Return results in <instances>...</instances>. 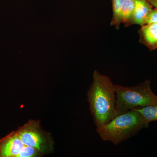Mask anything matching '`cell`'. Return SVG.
<instances>
[{
  "label": "cell",
  "instance_id": "obj_10",
  "mask_svg": "<svg viewBox=\"0 0 157 157\" xmlns=\"http://www.w3.org/2000/svg\"><path fill=\"white\" fill-rule=\"evenodd\" d=\"M134 109L140 113L149 123L157 121V104Z\"/></svg>",
  "mask_w": 157,
  "mask_h": 157
},
{
  "label": "cell",
  "instance_id": "obj_5",
  "mask_svg": "<svg viewBox=\"0 0 157 157\" xmlns=\"http://www.w3.org/2000/svg\"><path fill=\"white\" fill-rule=\"evenodd\" d=\"M27 146L16 131L0 139V157H23Z\"/></svg>",
  "mask_w": 157,
  "mask_h": 157
},
{
  "label": "cell",
  "instance_id": "obj_1",
  "mask_svg": "<svg viewBox=\"0 0 157 157\" xmlns=\"http://www.w3.org/2000/svg\"><path fill=\"white\" fill-rule=\"evenodd\" d=\"M114 85L108 76L97 70L94 71L87 96L90 111L97 128L106 124L117 116Z\"/></svg>",
  "mask_w": 157,
  "mask_h": 157
},
{
  "label": "cell",
  "instance_id": "obj_4",
  "mask_svg": "<svg viewBox=\"0 0 157 157\" xmlns=\"http://www.w3.org/2000/svg\"><path fill=\"white\" fill-rule=\"evenodd\" d=\"M16 132L25 146L37 149L43 154L52 148V140L42 131L38 121H29Z\"/></svg>",
  "mask_w": 157,
  "mask_h": 157
},
{
  "label": "cell",
  "instance_id": "obj_9",
  "mask_svg": "<svg viewBox=\"0 0 157 157\" xmlns=\"http://www.w3.org/2000/svg\"><path fill=\"white\" fill-rule=\"evenodd\" d=\"M124 0H111L112 5L113 17L110 25L114 26L117 29H119L121 23L120 14L121 9Z\"/></svg>",
  "mask_w": 157,
  "mask_h": 157
},
{
  "label": "cell",
  "instance_id": "obj_3",
  "mask_svg": "<svg viewBox=\"0 0 157 157\" xmlns=\"http://www.w3.org/2000/svg\"><path fill=\"white\" fill-rule=\"evenodd\" d=\"M117 116L134 108L157 104V95L152 90L151 81L146 80L132 86L114 85Z\"/></svg>",
  "mask_w": 157,
  "mask_h": 157
},
{
  "label": "cell",
  "instance_id": "obj_2",
  "mask_svg": "<svg viewBox=\"0 0 157 157\" xmlns=\"http://www.w3.org/2000/svg\"><path fill=\"white\" fill-rule=\"evenodd\" d=\"M149 124L143 116L133 109L117 116L96 131L102 140L117 145L148 128Z\"/></svg>",
  "mask_w": 157,
  "mask_h": 157
},
{
  "label": "cell",
  "instance_id": "obj_8",
  "mask_svg": "<svg viewBox=\"0 0 157 157\" xmlns=\"http://www.w3.org/2000/svg\"><path fill=\"white\" fill-rule=\"evenodd\" d=\"M135 9V3L132 0H124L120 14L121 23H124V26L132 25Z\"/></svg>",
  "mask_w": 157,
  "mask_h": 157
},
{
  "label": "cell",
  "instance_id": "obj_11",
  "mask_svg": "<svg viewBox=\"0 0 157 157\" xmlns=\"http://www.w3.org/2000/svg\"><path fill=\"white\" fill-rule=\"evenodd\" d=\"M150 23L157 24V9H153L145 20V24Z\"/></svg>",
  "mask_w": 157,
  "mask_h": 157
},
{
  "label": "cell",
  "instance_id": "obj_12",
  "mask_svg": "<svg viewBox=\"0 0 157 157\" xmlns=\"http://www.w3.org/2000/svg\"><path fill=\"white\" fill-rule=\"evenodd\" d=\"M153 7L157 9V0H148Z\"/></svg>",
  "mask_w": 157,
  "mask_h": 157
},
{
  "label": "cell",
  "instance_id": "obj_6",
  "mask_svg": "<svg viewBox=\"0 0 157 157\" xmlns=\"http://www.w3.org/2000/svg\"><path fill=\"white\" fill-rule=\"evenodd\" d=\"M139 42L151 51L157 48V24L150 23L141 26L138 31Z\"/></svg>",
  "mask_w": 157,
  "mask_h": 157
},
{
  "label": "cell",
  "instance_id": "obj_7",
  "mask_svg": "<svg viewBox=\"0 0 157 157\" xmlns=\"http://www.w3.org/2000/svg\"><path fill=\"white\" fill-rule=\"evenodd\" d=\"M135 3V9L132 25L142 26L145 25V20L153 9V6L148 0H132Z\"/></svg>",
  "mask_w": 157,
  "mask_h": 157
}]
</instances>
